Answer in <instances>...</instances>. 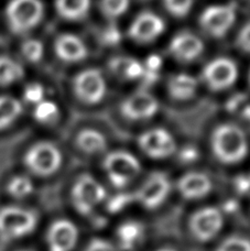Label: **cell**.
<instances>
[{
	"label": "cell",
	"instance_id": "12",
	"mask_svg": "<svg viewBox=\"0 0 250 251\" xmlns=\"http://www.w3.org/2000/svg\"><path fill=\"white\" fill-rule=\"evenodd\" d=\"M138 146L145 154L152 159L169 158L176 149L173 136L163 128H153L142 132L138 139Z\"/></svg>",
	"mask_w": 250,
	"mask_h": 251
},
{
	"label": "cell",
	"instance_id": "15",
	"mask_svg": "<svg viewBox=\"0 0 250 251\" xmlns=\"http://www.w3.org/2000/svg\"><path fill=\"white\" fill-rule=\"evenodd\" d=\"M169 51L174 59L182 63L193 62L204 51V43L198 35L182 31L173 35L169 44Z\"/></svg>",
	"mask_w": 250,
	"mask_h": 251
},
{
	"label": "cell",
	"instance_id": "4",
	"mask_svg": "<svg viewBox=\"0 0 250 251\" xmlns=\"http://www.w3.org/2000/svg\"><path fill=\"white\" fill-rule=\"evenodd\" d=\"M24 163L34 176L40 177L51 176L61 168V150L53 142L39 141L26 150Z\"/></svg>",
	"mask_w": 250,
	"mask_h": 251
},
{
	"label": "cell",
	"instance_id": "2",
	"mask_svg": "<svg viewBox=\"0 0 250 251\" xmlns=\"http://www.w3.org/2000/svg\"><path fill=\"white\" fill-rule=\"evenodd\" d=\"M37 225L38 216L33 210L13 205L0 208V238L4 241L29 236Z\"/></svg>",
	"mask_w": 250,
	"mask_h": 251
},
{
	"label": "cell",
	"instance_id": "28",
	"mask_svg": "<svg viewBox=\"0 0 250 251\" xmlns=\"http://www.w3.org/2000/svg\"><path fill=\"white\" fill-rule=\"evenodd\" d=\"M129 6H130V0H100V2L101 13L111 20L125 15Z\"/></svg>",
	"mask_w": 250,
	"mask_h": 251
},
{
	"label": "cell",
	"instance_id": "18",
	"mask_svg": "<svg viewBox=\"0 0 250 251\" xmlns=\"http://www.w3.org/2000/svg\"><path fill=\"white\" fill-rule=\"evenodd\" d=\"M211 190V178L202 172L186 173L177 181V191L185 200L203 199Z\"/></svg>",
	"mask_w": 250,
	"mask_h": 251
},
{
	"label": "cell",
	"instance_id": "21",
	"mask_svg": "<svg viewBox=\"0 0 250 251\" xmlns=\"http://www.w3.org/2000/svg\"><path fill=\"white\" fill-rule=\"evenodd\" d=\"M75 146L85 154L95 155L102 153L107 149L108 142L100 131L93 128H85L76 134Z\"/></svg>",
	"mask_w": 250,
	"mask_h": 251
},
{
	"label": "cell",
	"instance_id": "16",
	"mask_svg": "<svg viewBox=\"0 0 250 251\" xmlns=\"http://www.w3.org/2000/svg\"><path fill=\"white\" fill-rule=\"evenodd\" d=\"M78 238L77 228L66 219L52 224L47 232L49 251H72Z\"/></svg>",
	"mask_w": 250,
	"mask_h": 251
},
{
	"label": "cell",
	"instance_id": "40",
	"mask_svg": "<svg viewBox=\"0 0 250 251\" xmlns=\"http://www.w3.org/2000/svg\"><path fill=\"white\" fill-rule=\"evenodd\" d=\"M158 251H176V250H174V249H169V248H164V249H160V250H158Z\"/></svg>",
	"mask_w": 250,
	"mask_h": 251
},
{
	"label": "cell",
	"instance_id": "25",
	"mask_svg": "<svg viewBox=\"0 0 250 251\" xmlns=\"http://www.w3.org/2000/svg\"><path fill=\"white\" fill-rule=\"evenodd\" d=\"M144 235V229L139 223L126 222L117 229V238L124 250H131L139 244Z\"/></svg>",
	"mask_w": 250,
	"mask_h": 251
},
{
	"label": "cell",
	"instance_id": "37",
	"mask_svg": "<svg viewBox=\"0 0 250 251\" xmlns=\"http://www.w3.org/2000/svg\"><path fill=\"white\" fill-rule=\"evenodd\" d=\"M198 151H196L194 148L187 147L184 150H182L180 153V159L182 162H193V161L198 158Z\"/></svg>",
	"mask_w": 250,
	"mask_h": 251
},
{
	"label": "cell",
	"instance_id": "5",
	"mask_svg": "<svg viewBox=\"0 0 250 251\" xmlns=\"http://www.w3.org/2000/svg\"><path fill=\"white\" fill-rule=\"evenodd\" d=\"M102 168L111 185L116 188H124L135 180L140 172L141 165L133 154L117 150L105 156Z\"/></svg>",
	"mask_w": 250,
	"mask_h": 251
},
{
	"label": "cell",
	"instance_id": "38",
	"mask_svg": "<svg viewBox=\"0 0 250 251\" xmlns=\"http://www.w3.org/2000/svg\"><path fill=\"white\" fill-rule=\"evenodd\" d=\"M119 40V32L116 28H109L104 34V41L107 43H115Z\"/></svg>",
	"mask_w": 250,
	"mask_h": 251
},
{
	"label": "cell",
	"instance_id": "14",
	"mask_svg": "<svg viewBox=\"0 0 250 251\" xmlns=\"http://www.w3.org/2000/svg\"><path fill=\"white\" fill-rule=\"evenodd\" d=\"M166 29V25L161 17L151 11H144L133 19L129 25V38L137 43L147 44L153 42Z\"/></svg>",
	"mask_w": 250,
	"mask_h": 251
},
{
	"label": "cell",
	"instance_id": "1",
	"mask_svg": "<svg viewBox=\"0 0 250 251\" xmlns=\"http://www.w3.org/2000/svg\"><path fill=\"white\" fill-rule=\"evenodd\" d=\"M211 147L215 158L224 164H236L248 154L246 133L235 124H222L214 129Z\"/></svg>",
	"mask_w": 250,
	"mask_h": 251
},
{
	"label": "cell",
	"instance_id": "13",
	"mask_svg": "<svg viewBox=\"0 0 250 251\" xmlns=\"http://www.w3.org/2000/svg\"><path fill=\"white\" fill-rule=\"evenodd\" d=\"M171 190V184L166 174L161 172L152 173L144 182L135 194V199L147 209L159 207Z\"/></svg>",
	"mask_w": 250,
	"mask_h": 251
},
{
	"label": "cell",
	"instance_id": "36",
	"mask_svg": "<svg viewBox=\"0 0 250 251\" xmlns=\"http://www.w3.org/2000/svg\"><path fill=\"white\" fill-rule=\"evenodd\" d=\"M161 59L158 55H151L149 56V59L146 61L144 64V70L146 72H149V73H153V74H158L159 73V69L161 67Z\"/></svg>",
	"mask_w": 250,
	"mask_h": 251
},
{
	"label": "cell",
	"instance_id": "6",
	"mask_svg": "<svg viewBox=\"0 0 250 251\" xmlns=\"http://www.w3.org/2000/svg\"><path fill=\"white\" fill-rule=\"evenodd\" d=\"M106 197V191L100 182L89 174H83L72 188V203L79 214L88 215Z\"/></svg>",
	"mask_w": 250,
	"mask_h": 251
},
{
	"label": "cell",
	"instance_id": "32",
	"mask_svg": "<svg viewBox=\"0 0 250 251\" xmlns=\"http://www.w3.org/2000/svg\"><path fill=\"white\" fill-rule=\"evenodd\" d=\"M24 100L29 102V104H33L34 106L41 102L44 98V88L40 83H31L26 85L24 91Z\"/></svg>",
	"mask_w": 250,
	"mask_h": 251
},
{
	"label": "cell",
	"instance_id": "26",
	"mask_svg": "<svg viewBox=\"0 0 250 251\" xmlns=\"http://www.w3.org/2000/svg\"><path fill=\"white\" fill-rule=\"evenodd\" d=\"M33 182L25 176H15L8 181L6 191L12 199L24 200L32 194Z\"/></svg>",
	"mask_w": 250,
	"mask_h": 251
},
{
	"label": "cell",
	"instance_id": "19",
	"mask_svg": "<svg viewBox=\"0 0 250 251\" xmlns=\"http://www.w3.org/2000/svg\"><path fill=\"white\" fill-rule=\"evenodd\" d=\"M108 70L120 80H137L144 75V64L130 56L117 55L108 61Z\"/></svg>",
	"mask_w": 250,
	"mask_h": 251
},
{
	"label": "cell",
	"instance_id": "29",
	"mask_svg": "<svg viewBox=\"0 0 250 251\" xmlns=\"http://www.w3.org/2000/svg\"><path fill=\"white\" fill-rule=\"evenodd\" d=\"M21 54L26 61L35 64V63L41 61L43 57V43L37 39H26L21 44Z\"/></svg>",
	"mask_w": 250,
	"mask_h": 251
},
{
	"label": "cell",
	"instance_id": "20",
	"mask_svg": "<svg viewBox=\"0 0 250 251\" xmlns=\"http://www.w3.org/2000/svg\"><path fill=\"white\" fill-rule=\"evenodd\" d=\"M198 79L187 73H178L169 78L167 88L170 97L175 100H189L198 92Z\"/></svg>",
	"mask_w": 250,
	"mask_h": 251
},
{
	"label": "cell",
	"instance_id": "30",
	"mask_svg": "<svg viewBox=\"0 0 250 251\" xmlns=\"http://www.w3.org/2000/svg\"><path fill=\"white\" fill-rule=\"evenodd\" d=\"M164 8L170 15L176 18H184L193 6V0H162Z\"/></svg>",
	"mask_w": 250,
	"mask_h": 251
},
{
	"label": "cell",
	"instance_id": "10",
	"mask_svg": "<svg viewBox=\"0 0 250 251\" xmlns=\"http://www.w3.org/2000/svg\"><path fill=\"white\" fill-rule=\"evenodd\" d=\"M159 110V102L152 94L138 91L127 96L120 104V114L130 122H142L153 117Z\"/></svg>",
	"mask_w": 250,
	"mask_h": 251
},
{
	"label": "cell",
	"instance_id": "24",
	"mask_svg": "<svg viewBox=\"0 0 250 251\" xmlns=\"http://www.w3.org/2000/svg\"><path fill=\"white\" fill-rule=\"evenodd\" d=\"M25 76V69L19 62L7 55H0V86L15 84Z\"/></svg>",
	"mask_w": 250,
	"mask_h": 251
},
{
	"label": "cell",
	"instance_id": "34",
	"mask_svg": "<svg viewBox=\"0 0 250 251\" xmlns=\"http://www.w3.org/2000/svg\"><path fill=\"white\" fill-rule=\"evenodd\" d=\"M135 199V195L129 194H119L113 197L108 203V209L111 213H117L119 210L124 209L126 206L130 203L131 200Z\"/></svg>",
	"mask_w": 250,
	"mask_h": 251
},
{
	"label": "cell",
	"instance_id": "8",
	"mask_svg": "<svg viewBox=\"0 0 250 251\" xmlns=\"http://www.w3.org/2000/svg\"><path fill=\"white\" fill-rule=\"evenodd\" d=\"M238 77V67L228 57H217L208 62L202 72L204 84L214 92H222L233 86Z\"/></svg>",
	"mask_w": 250,
	"mask_h": 251
},
{
	"label": "cell",
	"instance_id": "27",
	"mask_svg": "<svg viewBox=\"0 0 250 251\" xmlns=\"http://www.w3.org/2000/svg\"><path fill=\"white\" fill-rule=\"evenodd\" d=\"M33 117L40 124L52 125L59 119L60 109L54 101L43 100L38 105H35Z\"/></svg>",
	"mask_w": 250,
	"mask_h": 251
},
{
	"label": "cell",
	"instance_id": "11",
	"mask_svg": "<svg viewBox=\"0 0 250 251\" xmlns=\"http://www.w3.org/2000/svg\"><path fill=\"white\" fill-rule=\"evenodd\" d=\"M224 225L222 213L215 207H204L195 212L190 219L192 235L200 243H206L218 235Z\"/></svg>",
	"mask_w": 250,
	"mask_h": 251
},
{
	"label": "cell",
	"instance_id": "9",
	"mask_svg": "<svg viewBox=\"0 0 250 251\" xmlns=\"http://www.w3.org/2000/svg\"><path fill=\"white\" fill-rule=\"evenodd\" d=\"M235 20L236 9L233 4H214L200 16V25L205 33L220 39L228 32Z\"/></svg>",
	"mask_w": 250,
	"mask_h": 251
},
{
	"label": "cell",
	"instance_id": "22",
	"mask_svg": "<svg viewBox=\"0 0 250 251\" xmlns=\"http://www.w3.org/2000/svg\"><path fill=\"white\" fill-rule=\"evenodd\" d=\"M91 0H55L57 15L68 21H79L88 15Z\"/></svg>",
	"mask_w": 250,
	"mask_h": 251
},
{
	"label": "cell",
	"instance_id": "7",
	"mask_svg": "<svg viewBox=\"0 0 250 251\" xmlns=\"http://www.w3.org/2000/svg\"><path fill=\"white\" fill-rule=\"evenodd\" d=\"M73 92L84 104L96 105L106 95L107 84L101 72L97 69H86L75 76Z\"/></svg>",
	"mask_w": 250,
	"mask_h": 251
},
{
	"label": "cell",
	"instance_id": "23",
	"mask_svg": "<svg viewBox=\"0 0 250 251\" xmlns=\"http://www.w3.org/2000/svg\"><path fill=\"white\" fill-rule=\"evenodd\" d=\"M24 110L22 102L16 97L0 95V131L10 127Z\"/></svg>",
	"mask_w": 250,
	"mask_h": 251
},
{
	"label": "cell",
	"instance_id": "3",
	"mask_svg": "<svg viewBox=\"0 0 250 251\" xmlns=\"http://www.w3.org/2000/svg\"><path fill=\"white\" fill-rule=\"evenodd\" d=\"M44 7L41 0H10L6 7V20L15 34H26L42 21Z\"/></svg>",
	"mask_w": 250,
	"mask_h": 251
},
{
	"label": "cell",
	"instance_id": "17",
	"mask_svg": "<svg viewBox=\"0 0 250 251\" xmlns=\"http://www.w3.org/2000/svg\"><path fill=\"white\" fill-rule=\"evenodd\" d=\"M54 51L61 61L69 64L82 62L88 55L86 44L81 38L72 33L59 35L54 43Z\"/></svg>",
	"mask_w": 250,
	"mask_h": 251
},
{
	"label": "cell",
	"instance_id": "42",
	"mask_svg": "<svg viewBox=\"0 0 250 251\" xmlns=\"http://www.w3.org/2000/svg\"><path fill=\"white\" fill-rule=\"evenodd\" d=\"M249 85H250V71H249Z\"/></svg>",
	"mask_w": 250,
	"mask_h": 251
},
{
	"label": "cell",
	"instance_id": "41",
	"mask_svg": "<svg viewBox=\"0 0 250 251\" xmlns=\"http://www.w3.org/2000/svg\"><path fill=\"white\" fill-rule=\"evenodd\" d=\"M18 251H31V250H25V249L24 250V249H22V250H18Z\"/></svg>",
	"mask_w": 250,
	"mask_h": 251
},
{
	"label": "cell",
	"instance_id": "35",
	"mask_svg": "<svg viewBox=\"0 0 250 251\" xmlns=\"http://www.w3.org/2000/svg\"><path fill=\"white\" fill-rule=\"evenodd\" d=\"M84 251H116L114 246L102 239H93Z\"/></svg>",
	"mask_w": 250,
	"mask_h": 251
},
{
	"label": "cell",
	"instance_id": "43",
	"mask_svg": "<svg viewBox=\"0 0 250 251\" xmlns=\"http://www.w3.org/2000/svg\"><path fill=\"white\" fill-rule=\"evenodd\" d=\"M248 1H250V0H248Z\"/></svg>",
	"mask_w": 250,
	"mask_h": 251
},
{
	"label": "cell",
	"instance_id": "33",
	"mask_svg": "<svg viewBox=\"0 0 250 251\" xmlns=\"http://www.w3.org/2000/svg\"><path fill=\"white\" fill-rule=\"evenodd\" d=\"M236 46L240 51L250 54V22L242 26L236 39Z\"/></svg>",
	"mask_w": 250,
	"mask_h": 251
},
{
	"label": "cell",
	"instance_id": "31",
	"mask_svg": "<svg viewBox=\"0 0 250 251\" xmlns=\"http://www.w3.org/2000/svg\"><path fill=\"white\" fill-rule=\"evenodd\" d=\"M215 251H250V240L240 236H231L223 241Z\"/></svg>",
	"mask_w": 250,
	"mask_h": 251
},
{
	"label": "cell",
	"instance_id": "39",
	"mask_svg": "<svg viewBox=\"0 0 250 251\" xmlns=\"http://www.w3.org/2000/svg\"><path fill=\"white\" fill-rule=\"evenodd\" d=\"M237 188L240 192H247L249 188H250V176L246 177V176H243V177H238L237 178Z\"/></svg>",
	"mask_w": 250,
	"mask_h": 251
}]
</instances>
